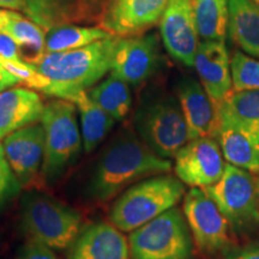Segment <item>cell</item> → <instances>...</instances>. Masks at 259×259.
Returning <instances> with one entry per match:
<instances>
[{
    "label": "cell",
    "mask_w": 259,
    "mask_h": 259,
    "mask_svg": "<svg viewBox=\"0 0 259 259\" xmlns=\"http://www.w3.org/2000/svg\"><path fill=\"white\" fill-rule=\"evenodd\" d=\"M171 162L158 156L135 135L120 134L97 162L88 190L96 200H108L121 190L149 176L170 171Z\"/></svg>",
    "instance_id": "1"
},
{
    "label": "cell",
    "mask_w": 259,
    "mask_h": 259,
    "mask_svg": "<svg viewBox=\"0 0 259 259\" xmlns=\"http://www.w3.org/2000/svg\"><path fill=\"white\" fill-rule=\"evenodd\" d=\"M118 38L109 36L77 50L45 54L35 65L50 80L44 93L67 100L95 85L112 69Z\"/></svg>",
    "instance_id": "2"
},
{
    "label": "cell",
    "mask_w": 259,
    "mask_h": 259,
    "mask_svg": "<svg viewBox=\"0 0 259 259\" xmlns=\"http://www.w3.org/2000/svg\"><path fill=\"white\" fill-rule=\"evenodd\" d=\"M41 124L45 130V157L41 173L47 183H56L74 163L82 150V132L77 107L70 100H52L45 105Z\"/></svg>",
    "instance_id": "3"
},
{
    "label": "cell",
    "mask_w": 259,
    "mask_h": 259,
    "mask_svg": "<svg viewBox=\"0 0 259 259\" xmlns=\"http://www.w3.org/2000/svg\"><path fill=\"white\" fill-rule=\"evenodd\" d=\"M185 186L177 178L160 176L130 187L111 210V220L121 232L131 233L177 205Z\"/></svg>",
    "instance_id": "4"
},
{
    "label": "cell",
    "mask_w": 259,
    "mask_h": 259,
    "mask_svg": "<svg viewBox=\"0 0 259 259\" xmlns=\"http://www.w3.org/2000/svg\"><path fill=\"white\" fill-rule=\"evenodd\" d=\"M21 213L31 239L53 250L71 247L80 234L79 212L44 193H25L21 200Z\"/></svg>",
    "instance_id": "5"
},
{
    "label": "cell",
    "mask_w": 259,
    "mask_h": 259,
    "mask_svg": "<svg viewBox=\"0 0 259 259\" xmlns=\"http://www.w3.org/2000/svg\"><path fill=\"white\" fill-rule=\"evenodd\" d=\"M132 259H192L193 240L184 212L174 206L131 232Z\"/></svg>",
    "instance_id": "6"
},
{
    "label": "cell",
    "mask_w": 259,
    "mask_h": 259,
    "mask_svg": "<svg viewBox=\"0 0 259 259\" xmlns=\"http://www.w3.org/2000/svg\"><path fill=\"white\" fill-rule=\"evenodd\" d=\"M203 190L236 231L259 225L257 179L250 171L228 163L221 178L212 185L203 187Z\"/></svg>",
    "instance_id": "7"
},
{
    "label": "cell",
    "mask_w": 259,
    "mask_h": 259,
    "mask_svg": "<svg viewBox=\"0 0 259 259\" xmlns=\"http://www.w3.org/2000/svg\"><path fill=\"white\" fill-rule=\"evenodd\" d=\"M136 127L142 141L164 158L176 157L190 142L189 128L180 106L171 100H157L139 108Z\"/></svg>",
    "instance_id": "8"
},
{
    "label": "cell",
    "mask_w": 259,
    "mask_h": 259,
    "mask_svg": "<svg viewBox=\"0 0 259 259\" xmlns=\"http://www.w3.org/2000/svg\"><path fill=\"white\" fill-rule=\"evenodd\" d=\"M183 212L197 247L204 253L213 254L229 245V223L202 187H192L185 194Z\"/></svg>",
    "instance_id": "9"
},
{
    "label": "cell",
    "mask_w": 259,
    "mask_h": 259,
    "mask_svg": "<svg viewBox=\"0 0 259 259\" xmlns=\"http://www.w3.org/2000/svg\"><path fill=\"white\" fill-rule=\"evenodd\" d=\"M162 42L174 59L193 66L199 46L193 0H170L160 19Z\"/></svg>",
    "instance_id": "10"
},
{
    "label": "cell",
    "mask_w": 259,
    "mask_h": 259,
    "mask_svg": "<svg viewBox=\"0 0 259 259\" xmlns=\"http://www.w3.org/2000/svg\"><path fill=\"white\" fill-rule=\"evenodd\" d=\"M221 148L213 137L191 139L176 155V174L186 185L206 187L218 181L225 170Z\"/></svg>",
    "instance_id": "11"
},
{
    "label": "cell",
    "mask_w": 259,
    "mask_h": 259,
    "mask_svg": "<svg viewBox=\"0 0 259 259\" xmlns=\"http://www.w3.org/2000/svg\"><path fill=\"white\" fill-rule=\"evenodd\" d=\"M170 0H111L99 27L119 37L144 34L160 22Z\"/></svg>",
    "instance_id": "12"
},
{
    "label": "cell",
    "mask_w": 259,
    "mask_h": 259,
    "mask_svg": "<svg viewBox=\"0 0 259 259\" xmlns=\"http://www.w3.org/2000/svg\"><path fill=\"white\" fill-rule=\"evenodd\" d=\"M158 60V41L154 34L119 37L113 54L111 73L131 85H138L156 71Z\"/></svg>",
    "instance_id": "13"
},
{
    "label": "cell",
    "mask_w": 259,
    "mask_h": 259,
    "mask_svg": "<svg viewBox=\"0 0 259 259\" xmlns=\"http://www.w3.org/2000/svg\"><path fill=\"white\" fill-rule=\"evenodd\" d=\"M9 164L22 186L29 185L42 168L45 157V130L32 124L3 139Z\"/></svg>",
    "instance_id": "14"
},
{
    "label": "cell",
    "mask_w": 259,
    "mask_h": 259,
    "mask_svg": "<svg viewBox=\"0 0 259 259\" xmlns=\"http://www.w3.org/2000/svg\"><path fill=\"white\" fill-rule=\"evenodd\" d=\"M193 66L215 107L233 92L231 59L226 41L200 42Z\"/></svg>",
    "instance_id": "15"
},
{
    "label": "cell",
    "mask_w": 259,
    "mask_h": 259,
    "mask_svg": "<svg viewBox=\"0 0 259 259\" xmlns=\"http://www.w3.org/2000/svg\"><path fill=\"white\" fill-rule=\"evenodd\" d=\"M216 138L222 155L229 164L259 174V134L216 115Z\"/></svg>",
    "instance_id": "16"
},
{
    "label": "cell",
    "mask_w": 259,
    "mask_h": 259,
    "mask_svg": "<svg viewBox=\"0 0 259 259\" xmlns=\"http://www.w3.org/2000/svg\"><path fill=\"white\" fill-rule=\"evenodd\" d=\"M69 259H130L127 239L114 225L97 222L80 232Z\"/></svg>",
    "instance_id": "17"
},
{
    "label": "cell",
    "mask_w": 259,
    "mask_h": 259,
    "mask_svg": "<svg viewBox=\"0 0 259 259\" xmlns=\"http://www.w3.org/2000/svg\"><path fill=\"white\" fill-rule=\"evenodd\" d=\"M44 109L41 96L29 88L12 87L0 93V141L17 130L41 121Z\"/></svg>",
    "instance_id": "18"
},
{
    "label": "cell",
    "mask_w": 259,
    "mask_h": 259,
    "mask_svg": "<svg viewBox=\"0 0 259 259\" xmlns=\"http://www.w3.org/2000/svg\"><path fill=\"white\" fill-rule=\"evenodd\" d=\"M180 108L191 139L213 137L216 131V108L205 89L193 78L181 80L178 88Z\"/></svg>",
    "instance_id": "19"
},
{
    "label": "cell",
    "mask_w": 259,
    "mask_h": 259,
    "mask_svg": "<svg viewBox=\"0 0 259 259\" xmlns=\"http://www.w3.org/2000/svg\"><path fill=\"white\" fill-rule=\"evenodd\" d=\"M0 32L14 38L27 63L36 65L46 54V31L18 11L0 9Z\"/></svg>",
    "instance_id": "20"
},
{
    "label": "cell",
    "mask_w": 259,
    "mask_h": 259,
    "mask_svg": "<svg viewBox=\"0 0 259 259\" xmlns=\"http://www.w3.org/2000/svg\"><path fill=\"white\" fill-rule=\"evenodd\" d=\"M227 35L240 51L259 59V11L252 0H228Z\"/></svg>",
    "instance_id": "21"
},
{
    "label": "cell",
    "mask_w": 259,
    "mask_h": 259,
    "mask_svg": "<svg viewBox=\"0 0 259 259\" xmlns=\"http://www.w3.org/2000/svg\"><path fill=\"white\" fill-rule=\"evenodd\" d=\"M67 100L73 102L78 111L84 151L92 153L112 131L116 121L94 101L88 90L74 94Z\"/></svg>",
    "instance_id": "22"
},
{
    "label": "cell",
    "mask_w": 259,
    "mask_h": 259,
    "mask_svg": "<svg viewBox=\"0 0 259 259\" xmlns=\"http://www.w3.org/2000/svg\"><path fill=\"white\" fill-rule=\"evenodd\" d=\"M128 85L125 80L111 73L105 80L88 90V94L115 121H122L127 118L132 106Z\"/></svg>",
    "instance_id": "23"
},
{
    "label": "cell",
    "mask_w": 259,
    "mask_h": 259,
    "mask_svg": "<svg viewBox=\"0 0 259 259\" xmlns=\"http://www.w3.org/2000/svg\"><path fill=\"white\" fill-rule=\"evenodd\" d=\"M114 35L101 27L63 24L46 32V53L77 50Z\"/></svg>",
    "instance_id": "24"
},
{
    "label": "cell",
    "mask_w": 259,
    "mask_h": 259,
    "mask_svg": "<svg viewBox=\"0 0 259 259\" xmlns=\"http://www.w3.org/2000/svg\"><path fill=\"white\" fill-rule=\"evenodd\" d=\"M215 108L216 115L259 134V90H233Z\"/></svg>",
    "instance_id": "25"
},
{
    "label": "cell",
    "mask_w": 259,
    "mask_h": 259,
    "mask_svg": "<svg viewBox=\"0 0 259 259\" xmlns=\"http://www.w3.org/2000/svg\"><path fill=\"white\" fill-rule=\"evenodd\" d=\"M197 30L203 41H226L228 0H193Z\"/></svg>",
    "instance_id": "26"
},
{
    "label": "cell",
    "mask_w": 259,
    "mask_h": 259,
    "mask_svg": "<svg viewBox=\"0 0 259 259\" xmlns=\"http://www.w3.org/2000/svg\"><path fill=\"white\" fill-rule=\"evenodd\" d=\"M24 14L45 31L63 24H74V0H24Z\"/></svg>",
    "instance_id": "27"
},
{
    "label": "cell",
    "mask_w": 259,
    "mask_h": 259,
    "mask_svg": "<svg viewBox=\"0 0 259 259\" xmlns=\"http://www.w3.org/2000/svg\"><path fill=\"white\" fill-rule=\"evenodd\" d=\"M231 72L234 92L259 90V59L236 51L231 59Z\"/></svg>",
    "instance_id": "28"
},
{
    "label": "cell",
    "mask_w": 259,
    "mask_h": 259,
    "mask_svg": "<svg viewBox=\"0 0 259 259\" xmlns=\"http://www.w3.org/2000/svg\"><path fill=\"white\" fill-rule=\"evenodd\" d=\"M9 72H11L19 83L24 84L29 89L40 90L44 93L50 84L46 77L42 74L35 65L24 60H9L2 63Z\"/></svg>",
    "instance_id": "29"
},
{
    "label": "cell",
    "mask_w": 259,
    "mask_h": 259,
    "mask_svg": "<svg viewBox=\"0 0 259 259\" xmlns=\"http://www.w3.org/2000/svg\"><path fill=\"white\" fill-rule=\"evenodd\" d=\"M21 190V183L9 164L4 147L0 143V209L5 208L11 200H14Z\"/></svg>",
    "instance_id": "30"
},
{
    "label": "cell",
    "mask_w": 259,
    "mask_h": 259,
    "mask_svg": "<svg viewBox=\"0 0 259 259\" xmlns=\"http://www.w3.org/2000/svg\"><path fill=\"white\" fill-rule=\"evenodd\" d=\"M111 0H74V23L99 24Z\"/></svg>",
    "instance_id": "31"
},
{
    "label": "cell",
    "mask_w": 259,
    "mask_h": 259,
    "mask_svg": "<svg viewBox=\"0 0 259 259\" xmlns=\"http://www.w3.org/2000/svg\"><path fill=\"white\" fill-rule=\"evenodd\" d=\"M15 259H59V257L50 246L31 239L19 248Z\"/></svg>",
    "instance_id": "32"
},
{
    "label": "cell",
    "mask_w": 259,
    "mask_h": 259,
    "mask_svg": "<svg viewBox=\"0 0 259 259\" xmlns=\"http://www.w3.org/2000/svg\"><path fill=\"white\" fill-rule=\"evenodd\" d=\"M9 60H22L21 51L14 38L0 32V64Z\"/></svg>",
    "instance_id": "33"
},
{
    "label": "cell",
    "mask_w": 259,
    "mask_h": 259,
    "mask_svg": "<svg viewBox=\"0 0 259 259\" xmlns=\"http://www.w3.org/2000/svg\"><path fill=\"white\" fill-rule=\"evenodd\" d=\"M227 259H259V241L232 252Z\"/></svg>",
    "instance_id": "34"
},
{
    "label": "cell",
    "mask_w": 259,
    "mask_h": 259,
    "mask_svg": "<svg viewBox=\"0 0 259 259\" xmlns=\"http://www.w3.org/2000/svg\"><path fill=\"white\" fill-rule=\"evenodd\" d=\"M19 84L18 79L0 64V93Z\"/></svg>",
    "instance_id": "35"
},
{
    "label": "cell",
    "mask_w": 259,
    "mask_h": 259,
    "mask_svg": "<svg viewBox=\"0 0 259 259\" xmlns=\"http://www.w3.org/2000/svg\"><path fill=\"white\" fill-rule=\"evenodd\" d=\"M0 9H8L18 12H24L25 2L24 0H0Z\"/></svg>",
    "instance_id": "36"
},
{
    "label": "cell",
    "mask_w": 259,
    "mask_h": 259,
    "mask_svg": "<svg viewBox=\"0 0 259 259\" xmlns=\"http://www.w3.org/2000/svg\"><path fill=\"white\" fill-rule=\"evenodd\" d=\"M252 2H253V4L255 5V8H257L258 11H259V0H252Z\"/></svg>",
    "instance_id": "37"
},
{
    "label": "cell",
    "mask_w": 259,
    "mask_h": 259,
    "mask_svg": "<svg viewBox=\"0 0 259 259\" xmlns=\"http://www.w3.org/2000/svg\"><path fill=\"white\" fill-rule=\"evenodd\" d=\"M255 179H257V186H258V194H259V179H258V178H255Z\"/></svg>",
    "instance_id": "38"
}]
</instances>
